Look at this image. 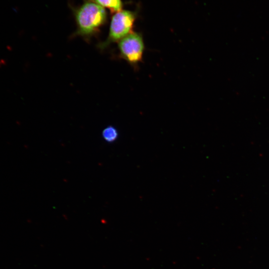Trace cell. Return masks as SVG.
<instances>
[{"mask_svg":"<svg viewBox=\"0 0 269 269\" xmlns=\"http://www.w3.org/2000/svg\"><path fill=\"white\" fill-rule=\"evenodd\" d=\"M77 29L75 35L89 38L96 34L107 20L105 9L92 0L73 8Z\"/></svg>","mask_w":269,"mask_h":269,"instance_id":"cell-1","label":"cell"},{"mask_svg":"<svg viewBox=\"0 0 269 269\" xmlns=\"http://www.w3.org/2000/svg\"><path fill=\"white\" fill-rule=\"evenodd\" d=\"M135 18L134 12L130 10H121L115 13L111 18L108 35L104 41L98 45L99 48L103 50L133 32Z\"/></svg>","mask_w":269,"mask_h":269,"instance_id":"cell-2","label":"cell"},{"mask_svg":"<svg viewBox=\"0 0 269 269\" xmlns=\"http://www.w3.org/2000/svg\"><path fill=\"white\" fill-rule=\"evenodd\" d=\"M121 57L133 67L142 61L145 45L142 35L132 32L118 42Z\"/></svg>","mask_w":269,"mask_h":269,"instance_id":"cell-3","label":"cell"},{"mask_svg":"<svg viewBox=\"0 0 269 269\" xmlns=\"http://www.w3.org/2000/svg\"><path fill=\"white\" fill-rule=\"evenodd\" d=\"M102 7L109 9L116 13L122 10L123 4L122 0H92Z\"/></svg>","mask_w":269,"mask_h":269,"instance_id":"cell-4","label":"cell"},{"mask_svg":"<svg viewBox=\"0 0 269 269\" xmlns=\"http://www.w3.org/2000/svg\"><path fill=\"white\" fill-rule=\"evenodd\" d=\"M102 136L106 141L112 142L117 139L118 132L114 127L109 126L103 131Z\"/></svg>","mask_w":269,"mask_h":269,"instance_id":"cell-5","label":"cell"}]
</instances>
